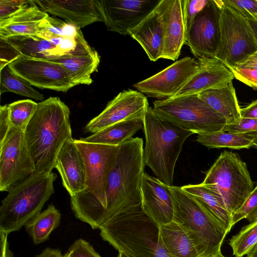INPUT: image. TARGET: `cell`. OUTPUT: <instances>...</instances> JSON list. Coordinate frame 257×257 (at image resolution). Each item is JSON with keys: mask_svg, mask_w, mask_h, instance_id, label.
I'll return each mask as SVG.
<instances>
[{"mask_svg": "<svg viewBox=\"0 0 257 257\" xmlns=\"http://www.w3.org/2000/svg\"><path fill=\"white\" fill-rule=\"evenodd\" d=\"M70 109L58 97L38 103L27 126L25 138L34 164L35 175L50 174L64 143L72 139Z\"/></svg>", "mask_w": 257, "mask_h": 257, "instance_id": "cell-1", "label": "cell"}, {"mask_svg": "<svg viewBox=\"0 0 257 257\" xmlns=\"http://www.w3.org/2000/svg\"><path fill=\"white\" fill-rule=\"evenodd\" d=\"M99 229L104 240L127 257H171L160 226L146 214L141 204L118 212Z\"/></svg>", "mask_w": 257, "mask_h": 257, "instance_id": "cell-2", "label": "cell"}, {"mask_svg": "<svg viewBox=\"0 0 257 257\" xmlns=\"http://www.w3.org/2000/svg\"><path fill=\"white\" fill-rule=\"evenodd\" d=\"M143 141L136 137L120 145L108 180L104 223L121 210L142 203L144 174Z\"/></svg>", "mask_w": 257, "mask_h": 257, "instance_id": "cell-3", "label": "cell"}, {"mask_svg": "<svg viewBox=\"0 0 257 257\" xmlns=\"http://www.w3.org/2000/svg\"><path fill=\"white\" fill-rule=\"evenodd\" d=\"M145 165L166 185L173 186L177 161L186 139L194 134L157 115L149 107L144 117Z\"/></svg>", "mask_w": 257, "mask_h": 257, "instance_id": "cell-4", "label": "cell"}, {"mask_svg": "<svg viewBox=\"0 0 257 257\" xmlns=\"http://www.w3.org/2000/svg\"><path fill=\"white\" fill-rule=\"evenodd\" d=\"M174 207L173 221L187 234L199 256L221 252L228 231L210 212L181 187L170 186Z\"/></svg>", "mask_w": 257, "mask_h": 257, "instance_id": "cell-5", "label": "cell"}, {"mask_svg": "<svg viewBox=\"0 0 257 257\" xmlns=\"http://www.w3.org/2000/svg\"><path fill=\"white\" fill-rule=\"evenodd\" d=\"M57 177L52 172L33 174L12 187L0 207V231H18L40 212L54 193Z\"/></svg>", "mask_w": 257, "mask_h": 257, "instance_id": "cell-6", "label": "cell"}, {"mask_svg": "<svg viewBox=\"0 0 257 257\" xmlns=\"http://www.w3.org/2000/svg\"><path fill=\"white\" fill-rule=\"evenodd\" d=\"M202 183L222 197L231 216L254 189L246 163L227 151L220 154Z\"/></svg>", "mask_w": 257, "mask_h": 257, "instance_id": "cell-7", "label": "cell"}, {"mask_svg": "<svg viewBox=\"0 0 257 257\" xmlns=\"http://www.w3.org/2000/svg\"><path fill=\"white\" fill-rule=\"evenodd\" d=\"M153 105V111L159 117L194 134L221 131L227 124L198 94L158 100Z\"/></svg>", "mask_w": 257, "mask_h": 257, "instance_id": "cell-8", "label": "cell"}, {"mask_svg": "<svg viewBox=\"0 0 257 257\" xmlns=\"http://www.w3.org/2000/svg\"><path fill=\"white\" fill-rule=\"evenodd\" d=\"M220 33L215 58L228 68L237 67L257 51V43L247 20L223 1Z\"/></svg>", "mask_w": 257, "mask_h": 257, "instance_id": "cell-9", "label": "cell"}, {"mask_svg": "<svg viewBox=\"0 0 257 257\" xmlns=\"http://www.w3.org/2000/svg\"><path fill=\"white\" fill-rule=\"evenodd\" d=\"M0 147V191H9L33 175L35 168L24 131L11 127Z\"/></svg>", "mask_w": 257, "mask_h": 257, "instance_id": "cell-10", "label": "cell"}, {"mask_svg": "<svg viewBox=\"0 0 257 257\" xmlns=\"http://www.w3.org/2000/svg\"><path fill=\"white\" fill-rule=\"evenodd\" d=\"M222 1L208 0L195 16L186 43L198 60L215 58L220 39Z\"/></svg>", "mask_w": 257, "mask_h": 257, "instance_id": "cell-11", "label": "cell"}, {"mask_svg": "<svg viewBox=\"0 0 257 257\" xmlns=\"http://www.w3.org/2000/svg\"><path fill=\"white\" fill-rule=\"evenodd\" d=\"M8 65L16 74L41 89L66 92L74 86L64 67L50 60L21 55Z\"/></svg>", "mask_w": 257, "mask_h": 257, "instance_id": "cell-12", "label": "cell"}, {"mask_svg": "<svg viewBox=\"0 0 257 257\" xmlns=\"http://www.w3.org/2000/svg\"><path fill=\"white\" fill-rule=\"evenodd\" d=\"M198 61L186 57L150 77L133 85L138 91L159 100L173 97L197 72Z\"/></svg>", "mask_w": 257, "mask_h": 257, "instance_id": "cell-13", "label": "cell"}, {"mask_svg": "<svg viewBox=\"0 0 257 257\" xmlns=\"http://www.w3.org/2000/svg\"><path fill=\"white\" fill-rule=\"evenodd\" d=\"M161 1L96 0V4L107 31L126 35Z\"/></svg>", "mask_w": 257, "mask_h": 257, "instance_id": "cell-14", "label": "cell"}, {"mask_svg": "<svg viewBox=\"0 0 257 257\" xmlns=\"http://www.w3.org/2000/svg\"><path fill=\"white\" fill-rule=\"evenodd\" d=\"M149 107L147 98L142 93L132 89L123 90L86 125L85 130L94 134L124 120L144 117Z\"/></svg>", "mask_w": 257, "mask_h": 257, "instance_id": "cell-15", "label": "cell"}, {"mask_svg": "<svg viewBox=\"0 0 257 257\" xmlns=\"http://www.w3.org/2000/svg\"><path fill=\"white\" fill-rule=\"evenodd\" d=\"M170 186L144 173L141 190L144 211L160 226L173 221L174 207Z\"/></svg>", "mask_w": 257, "mask_h": 257, "instance_id": "cell-16", "label": "cell"}, {"mask_svg": "<svg viewBox=\"0 0 257 257\" xmlns=\"http://www.w3.org/2000/svg\"><path fill=\"white\" fill-rule=\"evenodd\" d=\"M43 11L64 20L78 29L97 22H103L96 0H34Z\"/></svg>", "mask_w": 257, "mask_h": 257, "instance_id": "cell-17", "label": "cell"}, {"mask_svg": "<svg viewBox=\"0 0 257 257\" xmlns=\"http://www.w3.org/2000/svg\"><path fill=\"white\" fill-rule=\"evenodd\" d=\"M198 61L197 72L173 97L198 94L210 89L224 87L235 78L232 72L216 58Z\"/></svg>", "mask_w": 257, "mask_h": 257, "instance_id": "cell-18", "label": "cell"}, {"mask_svg": "<svg viewBox=\"0 0 257 257\" xmlns=\"http://www.w3.org/2000/svg\"><path fill=\"white\" fill-rule=\"evenodd\" d=\"M164 48L162 58L175 61L186 43L183 0H163Z\"/></svg>", "mask_w": 257, "mask_h": 257, "instance_id": "cell-19", "label": "cell"}, {"mask_svg": "<svg viewBox=\"0 0 257 257\" xmlns=\"http://www.w3.org/2000/svg\"><path fill=\"white\" fill-rule=\"evenodd\" d=\"M55 168L70 196L86 189L84 163L73 138L67 140L62 146L57 156Z\"/></svg>", "mask_w": 257, "mask_h": 257, "instance_id": "cell-20", "label": "cell"}, {"mask_svg": "<svg viewBox=\"0 0 257 257\" xmlns=\"http://www.w3.org/2000/svg\"><path fill=\"white\" fill-rule=\"evenodd\" d=\"M163 0L128 35L137 41L152 61L162 58L164 48Z\"/></svg>", "mask_w": 257, "mask_h": 257, "instance_id": "cell-21", "label": "cell"}, {"mask_svg": "<svg viewBox=\"0 0 257 257\" xmlns=\"http://www.w3.org/2000/svg\"><path fill=\"white\" fill-rule=\"evenodd\" d=\"M48 16L31 0L14 15L0 20V38L36 35L40 24Z\"/></svg>", "mask_w": 257, "mask_h": 257, "instance_id": "cell-22", "label": "cell"}, {"mask_svg": "<svg viewBox=\"0 0 257 257\" xmlns=\"http://www.w3.org/2000/svg\"><path fill=\"white\" fill-rule=\"evenodd\" d=\"M50 60L64 67L74 86L91 84V75L97 70L100 56L97 52L91 47Z\"/></svg>", "mask_w": 257, "mask_h": 257, "instance_id": "cell-23", "label": "cell"}, {"mask_svg": "<svg viewBox=\"0 0 257 257\" xmlns=\"http://www.w3.org/2000/svg\"><path fill=\"white\" fill-rule=\"evenodd\" d=\"M198 95L211 108L222 115L227 124L236 122L241 118L240 108L232 81L224 87L202 92Z\"/></svg>", "mask_w": 257, "mask_h": 257, "instance_id": "cell-24", "label": "cell"}, {"mask_svg": "<svg viewBox=\"0 0 257 257\" xmlns=\"http://www.w3.org/2000/svg\"><path fill=\"white\" fill-rule=\"evenodd\" d=\"M144 117L124 120L79 140L87 143L118 146L144 128Z\"/></svg>", "mask_w": 257, "mask_h": 257, "instance_id": "cell-25", "label": "cell"}, {"mask_svg": "<svg viewBox=\"0 0 257 257\" xmlns=\"http://www.w3.org/2000/svg\"><path fill=\"white\" fill-rule=\"evenodd\" d=\"M0 38L10 45L21 56L48 60L63 56L60 49L50 41L37 35Z\"/></svg>", "mask_w": 257, "mask_h": 257, "instance_id": "cell-26", "label": "cell"}, {"mask_svg": "<svg viewBox=\"0 0 257 257\" xmlns=\"http://www.w3.org/2000/svg\"><path fill=\"white\" fill-rule=\"evenodd\" d=\"M181 188L194 197L230 232L233 226L232 216L228 211L223 198L219 194L202 183L183 186Z\"/></svg>", "mask_w": 257, "mask_h": 257, "instance_id": "cell-27", "label": "cell"}, {"mask_svg": "<svg viewBox=\"0 0 257 257\" xmlns=\"http://www.w3.org/2000/svg\"><path fill=\"white\" fill-rule=\"evenodd\" d=\"M164 244L171 257H198L192 242L174 221L160 226Z\"/></svg>", "mask_w": 257, "mask_h": 257, "instance_id": "cell-28", "label": "cell"}, {"mask_svg": "<svg viewBox=\"0 0 257 257\" xmlns=\"http://www.w3.org/2000/svg\"><path fill=\"white\" fill-rule=\"evenodd\" d=\"M61 213L52 204H50L44 211H41L25 225L27 233L35 244L47 240L52 233L60 224Z\"/></svg>", "mask_w": 257, "mask_h": 257, "instance_id": "cell-29", "label": "cell"}, {"mask_svg": "<svg viewBox=\"0 0 257 257\" xmlns=\"http://www.w3.org/2000/svg\"><path fill=\"white\" fill-rule=\"evenodd\" d=\"M196 141L209 149L240 150L252 147V141L243 135L223 130L209 133L198 134Z\"/></svg>", "mask_w": 257, "mask_h": 257, "instance_id": "cell-30", "label": "cell"}, {"mask_svg": "<svg viewBox=\"0 0 257 257\" xmlns=\"http://www.w3.org/2000/svg\"><path fill=\"white\" fill-rule=\"evenodd\" d=\"M13 92L31 98L43 101V94L33 88L25 79L17 75L11 69L9 65L0 71V92Z\"/></svg>", "mask_w": 257, "mask_h": 257, "instance_id": "cell-31", "label": "cell"}, {"mask_svg": "<svg viewBox=\"0 0 257 257\" xmlns=\"http://www.w3.org/2000/svg\"><path fill=\"white\" fill-rule=\"evenodd\" d=\"M82 34L80 29L49 16L40 24L37 36L50 40L55 38H75Z\"/></svg>", "mask_w": 257, "mask_h": 257, "instance_id": "cell-32", "label": "cell"}, {"mask_svg": "<svg viewBox=\"0 0 257 257\" xmlns=\"http://www.w3.org/2000/svg\"><path fill=\"white\" fill-rule=\"evenodd\" d=\"M256 243L257 221L243 226L230 239L229 242L235 257H242L247 254Z\"/></svg>", "mask_w": 257, "mask_h": 257, "instance_id": "cell-33", "label": "cell"}, {"mask_svg": "<svg viewBox=\"0 0 257 257\" xmlns=\"http://www.w3.org/2000/svg\"><path fill=\"white\" fill-rule=\"evenodd\" d=\"M8 106L11 127L25 131L37 110L38 103L24 99L12 102Z\"/></svg>", "mask_w": 257, "mask_h": 257, "instance_id": "cell-34", "label": "cell"}, {"mask_svg": "<svg viewBox=\"0 0 257 257\" xmlns=\"http://www.w3.org/2000/svg\"><path fill=\"white\" fill-rule=\"evenodd\" d=\"M243 218L249 223L257 221V187H255L247 199L232 214L231 220L233 226Z\"/></svg>", "mask_w": 257, "mask_h": 257, "instance_id": "cell-35", "label": "cell"}, {"mask_svg": "<svg viewBox=\"0 0 257 257\" xmlns=\"http://www.w3.org/2000/svg\"><path fill=\"white\" fill-rule=\"evenodd\" d=\"M223 130L243 135L252 141V148L257 149V119L241 117L236 122L226 124Z\"/></svg>", "mask_w": 257, "mask_h": 257, "instance_id": "cell-36", "label": "cell"}, {"mask_svg": "<svg viewBox=\"0 0 257 257\" xmlns=\"http://www.w3.org/2000/svg\"><path fill=\"white\" fill-rule=\"evenodd\" d=\"M247 20L257 19V0H223Z\"/></svg>", "mask_w": 257, "mask_h": 257, "instance_id": "cell-37", "label": "cell"}, {"mask_svg": "<svg viewBox=\"0 0 257 257\" xmlns=\"http://www.w3.org/2000/svg\"><path fill=\"white\" fill-rule=\"evenodd\" d=\"M64 257H101L86 240L79 238L69 247Z\"/></svg>", "mask_w": 257, "mask_h": 257, "instance_id": "cell-38", "label": "cell"}, {"mask_svg": "<svg viewBox=\"0 0 257 257\" xmlns=\"http://www.w3.org/2000/svg\"><path fill=\"white\" fill-rule=\"evenodd\" d=\"M207 1L208 0H183L184 18L186 34L188 33L195 16L202 9Z\"/></svg>", "mask_w": 257, "mask_h": 257, "instance_id": "cell-39", "label": "cell"}, {"mask_svg": "<svg viewBox=\"0 0 257 257\" xmlns=\"http://www.w3.org/2000/svg\"><path fill=\"white\" fill-rule=\"evenodd\" d=\"M30 1L0 0V20L5 19L19 12Z\"/></svg>", "mask_w": 257, "mask_h": 257, "instance_id": "cell-40", "label": "cell"}, {"mask_svg": "<svg viewBox=\"0 0 257 257\" xmlns=\"http://www.w3.org/2000/svg\"><path fill=\"white\" fill-rule=\"evenodd\" d=\"M234 77L246 85L257 90V70L239 68H229Z\"/></svg>", "mask_w": 257, "mask_h": 257, "instance_id": "cell-41", "label": "cell"}, {"mask_svg": "<svg viewBox=\"0 0 257 257\" xmlns=\"http://www.w3.org/2000/svg\"><path fill=\"white\" fill-rule=\"evenodd\" d=\"M11 127L8 104L0 107V144L4 141Z\"/></svg>", "mask_w": 257, "mask_h": 257, "instance_id": "cell-42", "label": "cell"}, {"mask_svg": "<svg viewBox=\"0 0 257 257\" xmlns=\"http://www.w3.org/2000/svg\"><path fill=\"white\" fill-rule=\"evenodd\" d=\"M240 115L241 118L257 119V99L240 108Z\"/></svg>", "mask_w": 257, "mask_h": 257, "instance_id": "cell-43", "label": "cell"}, {"mask_svg": "<svg viewBox=\"0 0 257 257\" xmlns=\"http://www.w3.org/2000/svg\"><path fill=\"white\" fill-rule=\"evenodd\" d=\"M8 235L4 232L0 231L1 257H13V252L9 249Z\"/></svg>", "mask_w": 257, "mask_h": 257, "instance_id": "cell-44", "label": "cell"}, {"mask_svg": "<svg viewBox=\"0 0 257 257\" xmlns=\"http://www.w3.org/2000/svg\"><path fill=\"white\" fill-rule=\"evenodd\" d=\"M236 67L257 70V51L249 56Z\"/></svg>", "mask_w": 257, "mask_h": 257, "instance_id": "cell-45", "label": "cell"}, {"mask_svg": "<svg viewBox=\"0 0 257 257\" xmlns=\"http://www.w3.org/2000/svg\"><path fill=\"white\" fill-rule=\"evenodd\" d=\"M35 257H64L61 251L58 248L46 247L42 252Z\"/></svg>", "mask_w": 257, "mask_h": 257, "instance_id": "cell-46", "label": "cell"}, {"mask_svg": "<svg viewBox=\"0 0 257 257\" xmlns=\"http://www.w3.org/2000/svg\"><path fill=\"white\" fill-rule=\"evenodd\" d=\"M254 34L257 43V19L254 20H247Z\"/></svg>", "mask_w": 257, "mask_h": 257, "instance_id": "cell-47", "label": "cell"}, {"mask_svg": "<svg viewBox=\"0 0 257 257\" xmlns=\"http://www.w3.org/2000/svg\"><path fill=\"white\" fill-rule=\"evenodd\" d=\"M246 257H257V243L252 250L247 254Z\"/></svg>", "mask_w": 257, "mask_h": 257, "instance_id": "cell-48", "label": "cell"}, {"mask_svg": "<svg viewBox=\"0 0 257 257\" xmlns=\"http://www.w3.org/2000/svg\"><path fill=\"white\" fill-rule=\"evenodd\" d=\"M198 257H201V256H198ZM203 257H226L224 256L222 253L221 252H219L216 254L211 255V256H203Z\"/></svg>", "mask_w": 257, "mask_h": 257, "instance_id": "cell-49", "label": "cell"}, {"mask_svg": "<svg viewBox=\"0 0 257 257\" xmlns=\"http://www.w3.org/2000/svg\"><path fill=\"white\" fill-rule=\"evenodd\" d=\"M117 257H127L123 253L121 252H119V253Z\"/></svg>", "mask_w": 257, "mask_h": 257, "instance_id": "cell-50", "label": "cell"}, {"mask_svg": "<svg viewBox=\"0 0 257 257\" xmlns=\"http://www.w3.org/2000/svg\"><path fill=\"white\" fill-rule=\"evenodd\" d=\"M255 187H257V184H256V186H255Z\"/></svg>", "mask_w": 257, "mask_h": 257, "instance_id": "cell-51", "label": "cell"}]
</instances>
